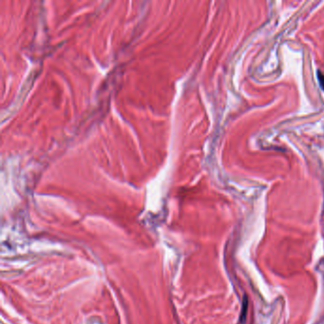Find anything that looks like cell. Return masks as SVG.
I'll return each instance as SVG.
<instances>
[{
  "instance_id": "7a4b0ae2",
  "label": "cell",
  "mask_w": 324,
  "mask_h": 324,
  "mask_svg": "<svg viewBox=\"0 0 324 324\" xmlns=\"http://www.w3.org/2000/svg\"><path fill=\"white\" fill-rule=\"evenodd\" d=\"M319 80H320V84H321L322 88H324V75H320V73H319Z\"/></svg>"
},
{
  "instance_id": "6da1fadb",
  "label": "cell",
  "mask_w": 324,
  "mask_h": 324,
  "mask_svg": "<svg viewBox=\"0 0 324 324\" xmlns=\"http://www.w3.org/2000/svg\"><path fill=\"white\" fill-rule=\"evenodd\" d=\"M247 312H248V297L246 295H244V298H242L241 316H239V323L241 324L245 323L246 317H247Z\"/></svg>"
}]
</instances>
